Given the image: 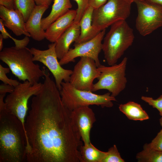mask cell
<instances>
[{
  "label": "cell",
  "instance_id": "6da1fadb",
  "mask_svg": "<svg viewBox=\"0 0 162 162\" xmlns=\"http://www.w3.org/2000/svg\"><path fill=\"white\" fill-rule=\"evenodd\" d=\"M26 119L28 162H81V136L49 71Z\"/></svg>",
  "mask_w": 162,
  "mask_h": 162
},
{
  "label": "cell",
  "instance_id": "7a4b0ae2",
  "mask_svg": "<svg viewBox=\"0 0 162 162\" xmlns=\"http://www.w3.org/2000/svg\"><path fill=\"white\" fill-rule=\"evenodd\" d=\"M26 132L21 122L0 106V162L26 161Z\"/></svg>",
  "mask_w": 162,
  "mask_h": 162
},
{
  "label": "cell",
  "instance_id": "3957f363",
  "mask_svg": "<svg viewBox=\"0 0 162 162\" xmlns=\"http://www.w3.org/2000/svg\"><path fill=\"white\" fill-rule=\"evenodd\" d=\"M0 59L8 65L15 76L23 82L28 81L34 84L44 76L45 67L41 69L34 62L30 49L26 47H5L0 52Z\"/></svg>",
  "mask_w": 162,
  "mask_h": 162
},
{
  "label": "cell",
  "instance_id": "277c9868",
  "mask_svg": "<svg viewBox=\"0 0 162 162\" xmlns=\"http://www.w3.org/2000/svg\"><path fill=\"white\" fill-rule=\"evenodd\" d=\"M110 26L102 46L104 58L110 66L116 64L134 39L133 29L125 20H119Z\"/></svg>",
  "mask_w": 162,
  "mask_h": 162
},
{
  "label": "cell",
  "instance_id": "5b68a950",
  "mask_svg": "<svg viewBox=\"0 0 162 162\" xmlns=\"http://www.w3.org/2000/svg\"><path fill=\"white\" fill-rule=\"evenodd\" d=\"M61 86L59 92L62 101L71 111L80 107L92 105L110 108L113 106L112 101H116L110 92L102 95L96 94L91 91L78 89L69 82H62Z\"/></svg>",
  "mask_w": 162,
  "mask_h": 162
},
{
  "label": "cell",
  "instance_id": "8992f818",
  "mask_svg": "<svg viewBox=\"0 0 162 162\" xmlns=\"http://www.w3.org/2000/svg\"><path fill=\"white\" fill-rule=\"evenodd\" d=\"M132 3L128 0H107L99 7L94 9L92 24L100 32L120 20H125L130 16Z\"/></svg>",
  "mask_w": 162,
  "mask_h": 162
},
{
  "label": "cell",
  "instance_id": "52a82bcc",
  "mask_svg": "<svg viewBox=\"0 0 162 162\" xmlns=\"http://www.w3.org/2000/svg\"><path fill=\"white\" fill-rule=\"evenodd\" d=\"M42 84L38 82L32 84L28 81L20 83L4 99L7 110L17 117L22 123L25 130V123L28 109V101L31 97L36 95L40 91Z\"/></svg>",
  "mask_w": 162,
  "mask_h": 162
},
{
  "label": "cell",
  "instance_id": "ba28073f",
  "mask_svg": "<svg viewBox=\"0 0 162 162\" xmlns=\"http://www.w3.org/2000/svg\"><path fill=\"white\" fill-rule=\"evenodd\" d=\"M128 58L125 57L119 64L110 66L100 64L98 67L100 74L94 84L92 92L101 89L108 90L115 97L125 88L127 82L125 70Z\"/></svg>",
  "mask_w": 162,
  "mask_h": 162
},
{
  "label": "cell",
  "instance_id": "9c48e42d",
  "mask_svg": "<svg viewBox=\"0 0 162 162\" xmlns=\"http://www.w3.org/2000/svg\"><path fill=\"white\" fill-rule=\"evenodd\" d=\"M134 2L138 10L136 27L141 35H148L162 26V7L146 0Z\"/></svg>",
  "mask_w": 162,
  "mask_h": 162
},
{
  "label": "cell",
  "instance_id": "30bf717a",
  "mask_svg": "<svg viewBox=\"0 0 162 162\" xmlns=\"http://www.w3.org/2000/svg\"><path fill=\"white\" fill-rule=\"evenodd\" d=\"M56 43H52L48 46V49L40 50L32 47L30 50L33 56L34 61H38L45 65L52 74L57 87L60 91L61 84L64 81L69 82L73 70L63 68L60 64L55 51Z\"/></svg>",
  "mask_w": 162,
  "mask_h": 162
},
{
  "label": "cell",
  "instance_id": "8fae6325",
  "mask_svg": "<svg viewBox=\"0 0 162 162\" xmlns=\"http://www.w3.org/2000/svg\"><path fill=\"white\" fill-rule=\"evenodd\" d=\"M100 74L94 60L82 57L74 67L69 82L78 89L92 92L94 80Z\"/></svg>",
  "mask_w": 162,
  "mask_h": 162
},
{
  "label": "cell",
  "instance_id": "7c38bea8",
  "mask_svg": "<svg viewBox=\"0 0 162 162\" xmlns=\"http://www.w3.org/2000/svg\"><path fill=\"white\" fill-rule=\"evenodd\" d=\"M106 32V29L100 31L94 38L87 41L74 44V48L68 52L59 61L62 66L74 62L78 57H87L95 61L97 67L101 64L98 56L102 50V41Z\"/></svg>",
  "mask_w": 162,
  "mask_h": 162
},
{
  "label": "cell",
  "instance_id": "4fadbf2b",
  "mask_svg": "<svg viewBox=\"0 0 162 162\" xmlns=\"http://www.w3.org/2000/svg\"><path fill=\"white\" fill-rule=\"evenodd\" d=\"M70 118L73 125L80 135L84 145L89 143L90 133L96 121L95 114L89 106L77 108L71 111Z\"/></svg>",
  "mask_w": 162,
  "mask_h": 162
},
{
  "label": "cell",
  "instance_id": "5bb4252c",
  "mask_svg": "<svg viewBox=\"0 0 162 162\" xmlns=\"http://www.w3.org/2000/svg\"><path fill=\"white\" fill-rule=\"evenodd\" d=\"M0 17L4 26L16 36L24 34L30 37L25 28V21L21 13L18 10H10L0 5Z\"/></svg>",
  "mask_w": 162,
  "mask_h": 162
},
{
  "label": "cell",
  "instance_id": "9a60e30c",
  "mask_svg": "<svg viewBox=\"0 0 162 162\" xmlns=\"http://www.w3.org/2000/svg\"><path fill=\"white\" fill-rule=\"evenodd\" d=\"M76 10L70 9L52 23L45 30V38L52 43H55L73 24Z\"/></svg>",
  "mask_w": 162,
  "mask_h": 162
},
{
  "label": "cell",
  "instance_id": "2e32d148",
  "mask_svg": "<svg viewBox=\"0 0 162 162\" xmlns=\"http://www.w3.org/2000/svg\"><path fill=\"white\" fill-rule=\"evenodd\" d=\"M46 5H36L27 21L25 28L34 40L40 41L45 38V30L41 27V21L43 14L49 8Z\"/></svg>",
  "mask_w": 162,
  "mask_h": 162
},
{
  "label": "cell",
  "instance_id": "e0dca14e",
  "mask_svg": "<svg viewBox=\"0 0 162 162\" xmlns=\"http://www.w3.org/2000/svg\"><path fill=\"white\" fill-rule=\"evenodd\" d=\"M80 33V23L74 22L56 42L55 51L60 60L68 52L70 45L79 38Z\"/></svg>",
  "mask_w": 162,
  "mask_h": 162
},
{
  "label": "cell",
  "instance_id": "ac0fdd59",
  "mask_svg": "<svg viewBox=\"0 0 162 162\" xmlns=\"http://www.w3.org/2000/svg\"><path fill=\"white\" fill-rule=\"evenodd\" d=\"M94 10L92 7L89 5L85 11L79 22L80 34L75 42L74 44L88 41L94 38L99 32L97 31L92 26V16Z\"/></svg>",
  "mask_w": 162,
  "mask_h": 162
},
{
  "label": "cell",
  "instance_id": "d6986e66",
  "mask_svg": "<svg viewBox=\"0 0 162 162\" xmlns=\"http://www.w3.org/2000/svg\"><path fill=\"white\" fill-rule=\"evenodd\" d=\"M72 7L70 0H53L49 14L42 19L41 26L45 30L52 23L66 13Z\"/></svg>",
  "mask_w": 162,
  "mask_h": 162
},
{
  "label": "cell",
  "instance_id": "ffe728a7",
  "mask_svg": "<svg viewBox=\"0 0 162 162\" xmlns=\"http://www.w3.org/2000/svg\"><path fill=\"white\" fill-rule=\"evenodd\" d=\"M118 108L120 111L129 119L142 121L149 118L147 113L141 105L134 102L130 101L125 104H121Z\"/></svg>",
  "mask_w": 162,
  "mask_h": 162
},
{
  "label": "cell",
  "instance_id": "44dd1931",
  "mask_svg": "<svg viewBox=\"0 0 162 162\" xmlns=\"http://www.w3.org/2000/svg\"><path fill=\"white\" fill-rule=\"evenodd\" d=\"M81 162H102L106 154V152L96 148L90 142L80 148Z\"/></svg>",
  "mask_w": 162,
  "mask_h": 162
},
{
  "label": "cell",
  "instance_id": "7402d4cb",
  "mask_svg": "<svg viewBox=\"0 0 162 162\" xmlns=\"http://www.w3.org/2000/svg\"><path fill=\"white\" fill-rule=\"evenodd\" d=\"M136 157L139 162H162V151L150 148L146 144Z\"/></svg>",
  "mask_w": 162,
  "mask_h": 162
},
{
  "label": "cell",
  "instance_id": "603a6c76",
  "mask_svg": "<svg viewBox=\"0 0 162 162\" xmlns=\"http://www.w3.org/2000/svg\"><path fill=\"white\" fill-rule=\"evenodd\" d=\"M14 0L17 9L21 13L26 22L36 5L34 0Z\"/></svg>",
  "mask_w": 162,
  "mask_h": 162
},
{
  "label": "cell",
  "instance_id": "cb8c5ba5",
  "mask_svg": "<svg viewBox=\"0 0 162 162\" xmlns=\"http://www.w3.org/2000/svg\"><path fill=\"white\" fill-rule=\"evenodd\" d=\"M3 20L0 19V31L3 39H6L8 38H11L14 42L15 47L17 49H20L26 47L30 41L29 37L25 36L22 39L18 40L11 36L7 32L4 27Z\"/></svg>",
  "mask_w": 162,
  "mask_h": 162
},
{
  "label": "cell",
  "instance_id": "d4e9b609",
  "mask_svg": "<svg viewBox=\"0 0 162 162\" xmlns=\"http://www.w3.org/2000/svg\"><path fill=\"white\" fill-rule=\"evenodd\" d=\"M115 145L109 149L102 162H124Z\"/></svg>",
  "mask_w": 162,
  "mask_h": 162
},
{
  "label": "cell",
  "instance_id": "484cf974",
  "mask_svg": "<svg viewBox=\"0 0 162 162\" xmlns=\"http://www.w3.org/2000/svg\"><path fill=\"white\" fill-rule=\"evenodd\" d=\"M10 70L9 68L4 67L0 64V80L3 83L10 85L15 87L17 86L20 82L17 80L8 78L6 75L10 72Z\"/></svg>",
  "mask_w": 162,
  "mask_h": 162
},
{
  "label": "cell",
  "instance_id": "4316f807",
  "mask_svg": "<svg viewBox=\"0 0 162 162\" xmlns=\"http://www.w3.org/2000/svg\"><path fill=\"white\" fill-rule=\"evenodd\" d=\"M77 5L76 14L74 22L79 23L86 10L89 6V0H74Z\"/></svg>",
  "mask_w": 162,
  "mask_h": 162
},
{
  "label": "cell",
  "instance_id": "83f0119b",
  "mask_svg": "<svg viewBox=\"0 0 162 162\" xmlns=\"http://www.w3.org/2000/svg\"><path fill=\"white\" fill-rule=\"evenodd\" d=\"M141 99L153 108L156 109L159 111L160 115L162 116V94L156 99L144 96H142Z\"/></svg>",
  "mask_w": 162,
  "mask_h": 162
},
{
  "label": "cell",
  "instance_id": "f1b7e54d",
  "mask_svg": "<svg viewBox=\"0 0 162 162\" xmlns=\"http://www.w3.org/2000/svg\"><path fill=\"white\" fill-rule=\"evenodd\" d=\"M146 144L150 148L162 151V129L150 143Z\"/></svg>",
  "mask_w": 162,
  "mask_h": 162
},
{
  "label": "cell",
  "instance_id": "f546056e",
  "mask_svg": "<svg viewBox=\"0 0 162 162\" xmlns=\"http://www.w3.org/2000/svg\"><path fill=\"white\" fill-rule=\"evenodd\" d=\"M0 5L10 10H17L14 0H0Z\"/></svg>",
  "mask_w": 162,
  "mask_h": 162
},
{
  "label": "cell",
  "instance_id": "4dcf8cb0",
  "mask_svg": "<svg viewBox=\"0 0 162 162\" xmlns=\"http://www.w3.org/2000/svg\"><path fill=\"white\" fill-rule=\"evenodd\" d=\"M14 89V87L10 85L5 83L0 85V94H6L7 93L12 92Z\"/></svg>",
  "mask_w": 162,
  "mask_h": 162
},
{
  "label": "cell",
  "instance_id": "1f68e13d",
  "mask_svg": "<svg viewBox=\"0 0 162 162\" xmlns=\"http://www.w3.org/2000/svg\"><path fill=\"white\" fill-rule=\"evenodd\" d=\"M107 1V0H89L88 5L95 9L104 4Z\"/></svg>",
  "mask_w": 162,
  "mask_h": 162
},
{
  "label": "cell",
  "instance_id": "d6a6232c",
  "mask_svg": "<svg viewBox=\"0 0 162 162\" xmlns=\"http://www.w3.org/2000/svg\"><path fill=\"white\" fill-rule=\"evenodd\" d=\"M52 0H34L36 4L38 5H46L49 6Z\"/></svg>",
  "mask_w": 162,
  "mask_h": 162
},
{
  "label": "cell",
  "instance_id": "836d02e7",
  "mask_svg": "<svg viewBox=\"0 0 162 162\" xmlns=\"http://www.w3.org/2000/svg\"><path fill=\"white\" fill-rule=\"evenodd\" d=\"M148 1L162 7V0H146Z\"/></svg>",
  "mask_w": 162,
  "mask_h": 162
},
{
  "label": "cell",
  "instance_id": "e575fe53",
  "mask_svg": "<svg viewBox=\"0 0 162 162\" xmlns=\"http://www.w3.org/2000/svg\"><path fill=\"white\" fill-rule=\"evenodd\" d=\"M3 38L1 34H0V51H2L3 47Z\"/></svg>",
  "mask_w": 162,
  "mask_h": 162
},
{
  "label": "cell",
  "instance_id": "d590c367",
  "mask_svg": "<svg viewBox=\"0 0 162 162\" xmlns=\"http://www.w3.org/2000/svg\"><path fill=\"white\" fill-rule=\"evenodd\" d=\"M159 122L160 125L161 127H162V116H161V117L159 119Z\"/></svg>",
  "mask_w": 162,
  "mask_h": 162
},
{
  "label": "cell",
  "instance_id": "8d00e7d4",
  "mask_svg": "<svg viewBox=\"0 0 162 162\" xmlns=\"http://www.w3.org/2000/svg\"><path fill=\"white\" fill-rule=\"evenodd\" d=\"M131 1L133 2H134L136 1V0H130Z\"/></svg>",
  "mask_w": 162,
  "mask_h": 162
}]
</instances>
